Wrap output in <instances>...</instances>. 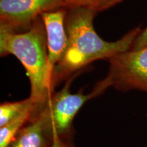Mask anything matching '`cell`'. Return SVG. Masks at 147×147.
Returning <instances> with one entry per match:
<instances>
[{
  "label": "cell",
  "mask_w": 147,
  "mask_h": 147,
  "mask_svg": "<svg viewBox=\"0 0 147 147\" xmlns=\"http://www.w3.org/2000/svg\"><path fill=\"white\" fill-rule=\"evenodd\" d=\"M97 12L88 9H67L65 29L67 45L63 56L55 66L52 87L74 77L80 69L97 60H108L119 53L129 51L142 29L136 27L115 42L105 41L99 36L93 21Z\"/></svg>",
  "instance_id": "6da1fadb"
},
{
  "label": "cell",
  "mask_w": 147,
  "mask_h": 147,
  "mask_svg": "<svg viewBox=\"0 0 147 147\" xmlns=\"http://www.w3.org/2000/svg\"><path fill=\"white\" fill-rule=\"evenodd\" d=\"M0 54L1 57L14 55L25 67L33 103L30 121L34 120L55 92L48 74L47 34L41 17L25 32L0 27Z\"/></svg>",
  "instance_id": "7a4b0ae2"
},
{
  "label": "cell",
  "mask_w": 147,
  "mask_h": 147,
  "mask_svg": "<svg viewBox=\"0 0 147 147\" xmlns=\"http://www.w3.org/2000/svg\"><path fill=\"white\" fill-rule=\"evenodd\" d=\"M74 77L69 78L64 87L58 92H54L45 108L38 117L54 136L55 140L70 142L74 137V119L84 104L91 99L102 95L106 89L112 87L107 77L95 84L91 93H83L80 90L71 93L70 85Z\"/></svg>",
  "instance_id": "3957f363"
},
{
  "label": "cell",
  "mask_w": 147,
  "mask_h": 147,
  "mask_svg": "<svg viewBox=\"0 0 147 147\" xmlns=\"http://www.w3.org/2000/svg\"><path fill=\"white\" fill-rule=\"evenodd\" d=\"M108 61L106 77L112 87L121 92L138 90L147 94V47L119 53Z\"/></svg>",
  "instance_id": "277c9868"
},
{
  "label": "cell",
  "mask_w": 147,
  "mask_h": 147,
  "mask_svg": "<svg viewBox=\"0 0 147 147\" xmlns=\"http://www.w3.org/2000/svg\"><path fill=\"white\" fill-rule=\"evenodd\" d=\"M61 8L63 0H0V27L25 32L43 13Z\"/></svg>",
  "instance_id": "5b68a950"
},
{
  "label": "cell",
  "mask_w": 147,
  "mask_h": 147,
  "mask_svg": "<svg viewBox=\"0 0 147 147\" xmlns=\"http://www.w3.org/2000/svg\"><path fill=\"white\" fill-rule=\"evenodd\" d=\"M66 14L67 8H61L45 12L40 16L47 34L48 74L51 83L55 66L61 59L67 45V35L65 24Z\"/></svg>",
  "instance_id": "8992f818"
},
{
  "label": "cell",
  "mask_w": 147,
  "mask_h": 147,
  "mask_svg": "<svg viewBox=\"0 0 147 147\" xmlns=\"http://www.w3.org/2000/svg\"><path fill=\"white\" fill-rule=\"evenodd\" d=\"M55 138L40 117L29 121L7 147H53Z\"/></svg>",
  "instance_id": "52a82bcc"
},
{
  "label": "cell",
  "mask_w": 147,
  "mask_h": 147,
  "mask_svg": "<svg viewBox=\"0 0 147 147\" xmlns=\"http://www.w3.org/2000/svg\"><path fill=\"white\" fill-rule=\"evenodd\" d=\"M33 107L23 112L8 124L0 127V147H7L31 120Z\"/></svg>",
  "instance_id": "ba28073f"
},
{
  "label": "cell",
  "mask_w": 147,
  "mask_h": 147,
  "mask_svg": "<svg viewBox=\"0 0 147 147\" xmlns=\"http://www.w3.org/2000/svg\"><path fill=\"white\" fill-rule=\"evenodd\" d=\"M33 107L30 97L25 100L12 102H3L0 105V127L8 124L23 112Z\"/></svg>",
  "instance_id": "9c48e42d"
},
{
  "label": "cell",
  "mask_w": 147,
  "mask_h": 147,
  "mask_svg": "<svg viewBox=\"0 0 147 147\" xmlns=\"http://www.w3.org/2000/svg\"><path fill=\"white\" fill-rule=\"evenodd\" d=\"M66 8H81L94 11L102 12L113 8L124 0H63Z\"/></svg>",
  "instance_id": "30bf717a"
},
{
  "label": "cell",
  "mask_w": 147,
  "mask_h": 147,
  "mask_svg": "<svg viewBox=\"0 0 147 147\" xmlns=\"http://www.w3.org/2000/svg\"><path fill=\"white\" fill-rule=\"evenodd\" d=\"M147 47V27L141 31L138 36L134 42L130 51H138Z\"/></svg>",
  "instance_id": "8fae6325"
}]
</instances>
